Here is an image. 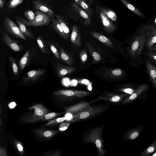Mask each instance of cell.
Returning <instances> with one entry per match:
<instances>
[{"label":"cell","instance_id":"obj_30","mask_svg":"<svg viewBox=\"0 0 156 156\" xmlns=\"http://www.w3.org/2000/svg\"><path fill=\"white\" fill-rule=\"evenodd\" d=\"M156 150V139L140 154V156H147Z\"/></svg>","mask_w":156,"mask_h":156},{"label":"cell","instance_id":"obj_50","mask_svg":"<svg viewBox=\"0 0 156 156\" xmlns=\"http://www.w3.org/2000/svg\"><path fill=\"white\" fill-rule=\"evenodd\" d=\"M17 146L18 150L21 152L23 151V146L21 144L18 143L17 144Z\"/></svg>","mask_w":156,"mask_h":156},{"label":"cell","instance_id":"obj_54","mask_svg":"<svg viewBox=\"0 0 156 156\" xmlns=\"http://www.w3.org/2000/svg\"><path fill=\"white\" fill-rule=\"evenodd\" d=\"M151 155L152 156H156V150L152 153Z\"/></svg>","mask_w":156,"mask_h":156},{"label":"cell","instance_id":"obj_49","mask_svg":"<svg viewBox=\"0 0 156 156\" xmlns=\"http://www.w3.org/2000/svg\"><path fill=\"white\" fill-rule=\"evenodd\" d=\"M16 106V104L15 102H12L8 104V106L10 108H14Z\"/></svg>","mask_w":156,"mask_h":156},{"label":"cell","instance_id":"obj_38","mask_svg":"<svg viewBox=\"0 0 156 156\" xmlns=\"http://www.w3.org/2000/svg\"><path fill=\"white\" fill-rule=\"evenodd\" d=\"M24 15L29 21H31L33 20L35 16V15L33 12L30 10L25 12Z\"/></svg>","mask_w":156,"mask_h":156},{"label":"cell","instance_id":"obj_47","mask_svg":"<svg viewBox=\"0 0 156 156\" xmlns=\"http://www.w3.org/2000/svg\"><path fill=\"white\" fill-rule=\"evenodd\" d=\"M0 156H6V153L5 149L3 147H1L0 148Z\"/></svg>","mask_w":156,"mask_h":156},{"label":"cell","instance_id":"obj_25","mask_svg":"<svg viewBox=\"0 0 156 156\" xmlns=\"http://www.w3.org/2000/svg\"><path fill=\"white\" fill-rule=\"evenodd\" d=\"M86 46L87 47L90 54L93 57L94 63L99 62L101 60L100 55L95 50L91 45L87 42H85Z\"/></svg>","mask_w":156,"mask_h":156},{"label":"cell","instance_id":"obj_44","mask_svg":"<svg viewBox=\"0 0 156 156\" xmlns=\"http://www.w3.org/2000/svg\"><path fill=\"white\" fill-rule=\"evenodd\" d=\"M64 117L65 120L68 121H71V122L73 119V115L70 113L67 112L65 114Z\"/></svg>","mask_w":156,"mask_h":156},{"label":"cell","instance_id":"obj_5","mask_svg":"<svg viewBox=\"0 0 156 156\" xmlns=\"http://www.w3.org/2000/svg\"><path fill=\"white\" fill-rule=\"evenodd\" d=\"M70 5L72 12L74 14L73 18L75 20L79 21L85 26L91 25V19L85 11L73 2H70Z\"/></svg>","mask_w":156,"mask_h":156},{"label":"cell","instance_id":"obj_14","mask_svg":"<svg viewBox=\"0 0 156 156\" xmlns=\"http://www.w3.org/2000/svg\"><path fill=\"white\" fill-rule=\"evenodd\" d=\"M70 41L72 44L78 48L81 46L82 42L80 31L78 27L73 25L70 36Z\"/></svg>","mask_w":156,"mask_h":156},{"label":"cell","instance_id":"obj_48","mask_svg":"<svg viewBox=\"0 0 156 156\" xmlns=\"http://www.w3.org/2000/svg\"><path fill=\"white\" fill-rule=\"evenodd\" d=\"M149 49L151 52L156 54V44H154Z\"/></svg>","mask_w":156,"mask_h":156},{"label":"cell","instance_id":"obj_2","mask_svg":"<svg viewBox=\"0 0 156 156\" xmlns=\"http://www.w3.org/2000/svg\"><path fill=\"white\" fill-rule=\"evenodd\" d=\"M146 40V34H137L131 42L129 49L131 57L133 59L138 58L141 55Z\"/></svg>","mask_w":156,"mask_h":156},{"label":"cell","instance_id":"obj_18","mask_svg":"<svg viewBox=\"0 0 156 156\" xmlns=\"http://www.w3.org/2000/svg\"><path fill=\"white\" fill-rule=\"evenodd\" d=\"M90 33L94 38L103 44L111 48H113V44L112 41L104 35L95 31H91Z\"/></svg>","mask_w":156,"mask_h":156},{"label":"cell","instance_id":"obj_46","mask_svg":"<svg viewBox=\"0 0 156 156\" xmlns=\"http://www.w3.org/2000/svg\"><path fill=\"white\" fill-rule=\"evenodd\" d=\"M78 82L81 84L87 85H89L90 84V82L88 80L84 79L80 81H79Z\"/></svg>","mask_w":156,"mask_h":156},{"label":"cell","instance_id":"obj_32","mask_svg":"<svg viewBox=\"0 0 156 156\" xmlns=\"http://www.w3.org/2000/svg\"><path fill=\"white\" fill-rule=\"evenodd\" d=\"M56 19L62 27L68 39L69 38V30L63 18L60 15H57L56 16Z\"/></svg>","mask_w":156,"mask_h":156},{"label":"cell","instance_id":"obj_21","mask_svg":"<svg viewBox=\"0 0 156 156\" xmlns=\"http://www.w3.org/2000/svg\"><path fill=\"white\" fill-rule=\"evenodd\" d=\"M104 73L103 75L104 76L113 78H118L123 76L124 74V72L122 70L120 69L116 68L105 70Z\"/></svg>","mask_w":156,"mask_h":156},{"label":"cell","instance_id":"obj_55","mask_svg":"<svg viewBox=\"0 0 156 156\" xmlns=\"http://www.w3.org/2000/svg\"><path fill=\"white\" fill-rule=\"evenodd\" d=\"M156 24V18H155V19L153 25H155Z\"/></svg>","mask_w":156,"mask_h":156},{"label":"cell","instance_id":"obj_56","mask_svg":"<svg viewBox=\"0 0 156 156\" xmlns=\"http://www.w3.org/2000/svg\"></svg>","mask_w":156,"mask_h":156},{"label":"cell","instance_id":"obj_15","mask_svg":"<svg viewBox=\"0 0 156 156\" xmlns=\"http://www.w3.org/2000/svg\"><path fill=\"white\" fill-rule=\"evenodd\" d=\"M56 68L57 76L59 77L69 74L76 69L75 67L64 66L58 62L56 64Z\"/></svg>","mask_w":156,"mask_h":156},{"label":"cell","instance_id":"obj_12","mask_svg":"<svg viewBox=\"0 0 156 156\" xmlns=\"http://www.w3.org/2000/svg\"><path fill=\"white\" fill-rule=\"evenodd\" d=\"M45 72L43 69H38L30 71L26 73L22 78V82L24 83L34 82L40 78Z\"/></svg>","mask_w":156,"mask_h":156},{"label":"cell","instance_id":"obj_6","mask_svg":"<svg viewBox=\"0 0 156 156\" xmlns=\"http://www.w3.org/2000/svg\"><path fill=\"white\" fill-rule=\"evenodd\" d=\"M90 92L78 90H60L54 92V94L65 99H80L90 94Z\"/></svg>","mask_w":156,"mask_h":156},{"label":"cell","instance_id":"obj_28","mask_svg":"<svg viewBox=\"0 0 156 156\" xmlns=\"http://www.w3.org/2000/svg\"><path fill=\"white\" fill-rule=\"evenodd\" d=\"M37 42L41 53L47 54L49 53L45 41L43 39L41 36H39L37 38Z\"/></svg>","mask_w":156,"mask_h":156},{"label":"cell","instance_id":"obj_27","mask_svg":"<svg viewBox=\"0 0 156 156\" xmlns=\"http://www.w3.org/2000/svg\"><path fill=\"white\" fill-rule=\"evenodd\" d=\"M141 131V127L135 128L130 130L126 134V138L129 140H134L138 137Z\"/></svg>","mask_w":156,"mask_h":156},{"label":"cell","instance_id":"obj_34","mask_svg":"<svg viewBox=\"0 0 156 156\" xmlns=\"http://www.w3.org/2000/svg\"><path fill=\"white\" fill-rule=\"evenodd\" d=\"M48 43V45L55 56V57L58 60L60 59V57L59 54V52L58 51L57 47V46L56 44L55 45L54 43V41L48 39V38L47 39Z\"/></svg>","mask_w":156,"mask_h":156},{"label":"cell","instance_id":"obj_9","mask_svg":"<svg viewBox=\"0 0 156 156\" xmlns=\"http://www.w3.org/2000/svg\"><path fill=\"white\" fill-rule=\"evenodd\" d=\"M97 14L101 19L103 26V29L106 32L112 33L116 28V26L103 12L96 9Z\"/></svg>","mask_w":156,"mask_h":156},{"label":"cell","instance_id":"obj_1","mask_svg":"<svg viewBox=\"0 0 156 156\" xmlns=\"http://www.w3.org/2000/svg\"><path fill=\"white\" fill-rule=\"evenodd\" d=\"M103 127L100 126L93 129L87 135L86 139L87 143H92L95 144L97 149L99 156L104 155L106 152L104 149V141L102 139V134Z\"/></svg>","mask_w":156,"mask_h":156},{"label":"cell","instance_id":"obj_7","mask_svg":"<svg viewBox=\"0 0 156 156\" xmlns=\"http://www.w3.org/2000/svg\"><path fill=\"white\" fill-rule=\"evenodd\" d=\"M3 26L5 30L14 37L27 40L25 36L20 31L19 27L9 18L7 17L5 18Z\"/></svg>","mask_w":156,"mask_h":156},{"label":"cell","instance_id":"obj_36","mask_svg":"<svg viewBox=\"0 0 156 156\" xmlns=\"http://www.w3.org/2000/svg\"><path fill=\"white\" fill-rule=\"evenodd\" d=\"M9 59L12 68L13 74L15 76H17L19 75V70L16 62L12 57H10Z\"/></svg>","mask_w":156,"mask_h":156},{"label":"cell","instance_id":"obj_51","mask_svg":"<svg viewBox=\"0 0 156 156\" xmlns=\"http://www.w3.org/2000/svg\"><path fill=\"white\" fill-rule=\"evenodd\" d=\"M4 0H0V7L1 8L4 5Z\"/></svg>","mask_w":156,"mask_h":156},{"label":"cell","instance_id":"obj_16","mask_svg":"<svg viewBox=\"0 0 156 156\" xmlns=\"http://www.w3.org/2000/svg\"><path fill=\"white\" fill-rule=\"evenodd\" d=\"M148 87V86L147 84H143L139 86L132 94L124 100L122 103H129L134 100L138 96L145 91Z\"/></svg>","mask_w":156,"mask_h":156},{"label":"cell","instance_id":"obj_17","mask_svg":"<svg viewBox=\"0 0 156 156\" xmlns=\"http://www.w3.org/2000/svg\"><path fill=\"white\" fill-rule=\"evenodd\" d=\"M33 4L36 9L48 14L51 18H52L54 16V12L41 1L35 0L33 1Z\"/></svg>","mask_w":156,"mask_h":156},{"label":"cell","instance_id":"obj_8","mask_svg":"<svg viewBox=\"0 0 156 156\" xmlns=\"http://www.w3.org/2000/svg\"><path fill=\"white\" fill-rule=\"evenodd\" d=\"M34 109V113L26 119V122H33L40 120L46 114L48 113L47 109L42 105L39 104L32 106L29 109Z\"/></svg>","mask_w":156,"mask_h":156},{"label":"cell","instance_id":"obj_11","mask_svg":"<svg viewBox=\"0 0 156 156\" xmlns=\"http://www.w3.org/2000/svg\"><path fill=\"white\" fill-rule=\"evenodd\" d=\"M146 30L144 34L146 35L145 45L149 49L156 43V27L149 25Z\"/></svg>","mask_w":156,"mask_h":156},{"label":"cell","instance_id":"obj_10","mask_svg":"<svg viewBox=\"0 0 156 156\" xmlns=\"http://www.w3.org/2000/svg\"><path fill=\"white\" fill-rule=\"evenodd\" d=\"M2 41L6 46L15 51H20L23 49V46L19 44L16 41L12 39L4 31L1 33Z\"/></svg>","mask_w":156,"mask_h":156},{"label":"cell","instance_id":"obj_22","mask_svg":"<svg viewBox=\"0 0 156 156\" xmlns=\"http://www.w3.org/2000/svg\"><path fill=\"white\" fill-rule=\"evenodd\" d=\"M95 8L103 12L113 22H115L117 21V15L111 9L98 6H96Z\"/></svg>","mask_w":156,"mask_h":156},{"label":"cell","instance_id":"obj_26","mask_svg":"<svg viewBox=\"0 0 156 156\" xmlns=\"http://www.w3.org/2000/svg\"><path fill=\"white\" fill-rule=\"evenodd\" d=\"M79 6L86 12L91 19L94 16L93 10L90 5L85 0H80Z\"/></svg>","mask_w":156,"mask_h":156},{"label":"cell","instance_id":"obj_37","mask_svg":"<svg viewBox=\"0 0 156 156\" xmlns=\"http://www.w3.org/2000/svg\"><path fill=\"white\" fill-rule=\"evenodd\" d=\"M59 114L55 112H51L49 113H47L44 115L41 118L40 120H48L51 119L54 117L58 115Z\"/></svg>","mask_w":156,"mask_h":156},{"label":"cell","instance_id":"obj_24","mask_svg":"<svg viewBox=\"0 0 156 156\" xmlns=\"http://www.w3.org/2000/svg\"><path fill=\"white\" fill-rule=\"evenodd\" d=\"M16 23L20 31L25 36L31 39H35L34 35L27 28L25 25L20 20H17Z\"/></svg>","mask_w":156,"mask_h":156},{"label":"cell","instance_id":"obj_31","mask_svg":"<svg viewBox=\"0 0 156 156\" xmlns=\"http://www.w3.org/2000/svg\"><path fill=\"white\" fill-rule=\"evenodd\" d=\"M30 55V50L28 49L19 60V65L21 70H23L25 68Z\"/></svg>","mask_w":156,"mask_h":156},{"label":"cell","instance_id":"obj_13","mask_svg":"<svg viewBox=\"0 0 156 156\" xmlns=\"http://www.w3.org/2000/svg\"><path fill=\"white\" fill-rule=\"evenodd\" d=\"M90 106L89 103L84 101H80L79 103L65 108L66 113H70L73 115L79 114Z\"/></svg>","mask_w":156,"mask_h":156},{"label":"cell","instance_id":"obj_35","mask_svg":"<svg viewBox=\"0 0 156 156\" xmlns=\"http://www.w3.org/2000/svg\"><path fill=\"white\" fill-rule=\"evenodd\" d=\"M128 95L126 94H122L118 95H115L107 98H105V99L111 102L116 103L121 101L122 99Z\"/></svg>","mask_w":156,"mask_h":156},{"label":"cell","instance_id":"obj_52","mask_svg":"<svg viewBox=\"0 0 156 156\" xmlns=\"http://www.w3.org/2000/svg\"><path fill=\"white\" fill-rule=\"evenodd\" d=\"M75 4L79 6L80 0H74Z\"/></svg>","mask_w":156,"mask_h":156},{"label":"cell","instance_id":"obj_19","mask_svg":"<svg viewBox=\"0 0 156 156\" xmlns=\"http://www.w3.org/2000/svg\"><path fill=\"white\" fill-rule=\"evenodd\" d=\"M146 64L150 78L156 88V67L147 60H146Z\"/></svg>","mask_w":156,"mask_h":156},{"label":"cell","instance_id":"obj_4","mask_svg":"<svg viewBox=\"0 0 156 156\" xmlns=\"http://www.w3.org/2000/svg\"><path fill=\"white\" fill-rule=\"evenodd\" d=\"M105 107L101 105L90 106L80 113L73 115V119L71 122L91 118L103 112Z\"/></svg>","mask_w":156,"mask_h":156},{"label":"cell","instance_id":"obj_39","mask_svg":"<svg viewBox=\"0 0 156 156\" xmlns=\"http://www.w3.org/2000/svg\"><path fill=\"white\" fill-rule=\"evenodd\" d=\"M23 1V0H11L9 2V7L10 9L15 8Z\"/></svg>","mask_w":156,"mask_h":156},{"label":"cell","instance_id":"obj_45","mask_svg":"<svg viewBox=\"0 0 156 156\" xmlns=\"http://www.w3.org/2000/svg\"><path fill=\"white\" fill-rule=\"evenodd\" d=\"M147 55L152 60L156 62V54L152 52L149 51L147 54Z\"/></svg>","mask_w":156,"mask_h":156},{"label":"cell","instance_id":"obj_41","mask_svg":"<svg viewBox=\"0 0 156 156\" xmlns=\"http://www.w3.org/2000/svg\"><path fill=\"white\" fill-rule=\"evenodd\" d=\"M80 57L81 62L84 63L87 58V54L85 50L81 51L80 54Z\"/></svg>","mask_w":156,"mask_h":156},{"label":"cell","instance_id":"obj_3","mask_svg":"<svg viewBox=\"0 0 156 156\" xmlns=\"http://www.w3.org/2000/svg\"><path fill=\"white\" fill-rule=\"evenodd\" d=\"M35 12V18L32 21H29L23 19L20 20L26 26L30 27L42 26L50 23L51 18L48 14L40 11Z\"/></svg>","mask_w":156,"mask_h":156},{"label":"cell","instance_id":"obj_42","mask_svg":"<svg viewBox=\"0 0 156 156\" xmlns=\"http://www.w3.org/2000/svg\"><path fill=\"white\" fill-rule=\"evenodd\" d=\"M136 89L132 87H129L121 89L120 91L126 94L131 95L136 90Z\"/></svg>","mask_w":156,"mask_h":156},{"label":"cell","instance_id":"obj_33","mask_svg":"<svg viewBox=\"0 0 156 156\" xmlns=\"http://www.w3.org/2000/svg\"><path fill=\"white\" fill-rule=\"evenodd\" d=\"M37 132L39 136L45 138L51 137L58 133L57 131L49 129H40Z\"/></svg>","mask_w":156,"mask_h":156},{"label":"cell","instance_id":"obj_43","mask_svg":"<svg viewBox=\"0 0 156 156\" xmlns=\"http://www.w3.org/2000/svg\"><path fill=\"white\" fill-rule=\"evenodd\" d=\"M70 123L68 122H62L58 126L59 129L61 131H64L66 130L69 127Z\"/></svg>","mask_w":156,"mask_h":156},{"label":"cell","instance_id":"obj_40","mask_svg":"<svg viewBox=\"0 0 156 156\" xmlns=\"http://www.w3.org/2000/svg\"><path fill=\"white\" fill-rule=\"evenodd\" d=\"M65 120L64 117L58 118L54 119L50 121L45 125V126H48L53 124H58L62 122Z\"/></svg>","mask_w":156,"mask_h":156},{"label":"cell","instance_id":"obj_20","mask_svg":"<svg viewBox=\"0 0 156 156\" xmlns=\"http://www.w3.org/2000/svg\"><path fill=\"white\" fill-rule=\"evenodd\" d=\"M51 27L62 38L67 41L69 40L61 25L56 19H53Z\"/></svg>","mask_w":156,"mask_h":156},{"label":"cell","instance_id":"obj_23","mask_svg":"<svg viewBox=\"0 0 156 156\" xmlns=\"http://www.w3.org/2000/svg\"><path fill=\"white\" fill-rule=\"evenodd\" d=\"M59 49V54L61 60L69 65L70 66L72 65L73 61L71 56L62 47H60Z\"/></svg>","mask_w":156,"mask_h":156},{"label":"cell","instance_id":"obj_53","mask_svg":"<svg viewBox=\"0 0 156 156\" xmlns=\"http://www.w3.org/2000/svg\"><path fill=\"white\" fill-rule=\"evenodd\" d=\"M94 0H88V3L90 5H91L93 2Z\"/></svg>","mask_w":156,"mask_h":156},{"label":"cell","instance_id":"obj_29","mask_svg":"<svg viewBox=\"0 0 156 156\" xmlns=\"http://www.w3.org/2000/svg\"><path fill=\"white\" fill-rule=\"evenodd\" d=\"M120 0L125 6H126L129 10H131L133 12L139 16L143 17H144V15L140 11V10H139L136 8L126 0Z\"/></svg>","mask_w":156,"mask_h":156}]
</instances>
